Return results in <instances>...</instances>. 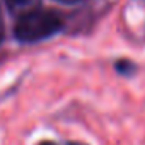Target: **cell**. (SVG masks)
<instances>
[{"label":"cell","instance_id":"277c9868","mask_svg":"<svg viewBox=\"0 0 145 145\" xmlns=\"http://www.w3.org/2000/svg\"><path fill=\"white\" fill-rule=\"evenodd\" d=\"M4 39V21H2V14H0V43Z\"/></svg>","mask_w":145,"mask_h":145},{"label":"cell","instance_id":"52a82bcc","mask_svg":"<svg viewBox=\"0 0 145 145\" xmlns=\"http://www.w3.org/2000/svg\"><path fill=\"white\" fill-rule=\"evenodd\" d=\"M58 2H61V4H75L79 0H58Z\"/></svg>","mask_w":145,"mask_h":145},{"label":"cell","instance_id":"5b68a950","mask_svg":"<svg viewBox=\"0 0 145 145\" xmlns=\"http://www.w3.org/2000/svg\"><path fill=\"white\" fill-rule=\"evenodd\" d=\"M65 145H87V143H84V142H77V140H68V142H65Z\"/></svg>","mask_w":145,"mask_h":145},{"label":"cell","instance_id":"7a4b0ae2","mask_svg":"<svg viewBox=\"0 0 145 145\" xmlns=\"http://www.w3.org/2000/svg\"><path fill=\"white\" fill-rule=\"evenodd\" d=\"M114 68H116V72H118L120 75H125V77H131L135 72H137L135 63L130 61V60H118L114 63Z\"/></svg>","mask_w":145,"mask_h":145},{"label":"cell","instance_id":"8992f818","mask_svg":"<svg viewBox=\"0 0 145 145\" xmlns=\"http://www.w3.org/2000/svg\"><path fill=\"white\" fill-rule=\"evenodd\" d=\"M38 145H58V143H55V142H51V140H43V142H39Z\"/></svg>","mask_w":145,"mask_h":145},{"label":"cell","instance_id":"3957f363","mask_svg":"<svg viewBox=\"0 0 145 145\" xmlns=\"http://www.w3.org/2000/svg\"><path fill=\"white\" fill-rule=\"evenodd\" d=\"M12 10H27L36 4V0H5Z\"/></svg>","mask_w":145,"mask_h":145},{"label":"cell","instance_id":"6da1fadb","mask_svg":"<svg viewBox=\"0 0 145 145\" xmlns=\"http://www.w3.org/2000/svg\"><path fill=\"white\" fill-rule=\"evenodd\" d=\"M63 27L60 16L50 10H27L24 12L14 29L16 38L21 43H38L51 38Z\"/></svg>","mask_w":145,"mask_h":145}]
</instances>
